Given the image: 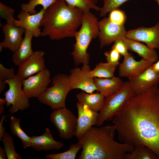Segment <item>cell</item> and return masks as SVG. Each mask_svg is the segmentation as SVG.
<instances>
[{
  "mask_svg": "<svg viewBox=\"0 0 159 159\" xmlns=\"http://www.w3.org/2000/svg\"><path fill=\"white\" fill-rule=\"evenodd\" d=\"M117 138L134 147L145 145L159 159V92L158 85L125 103L112 119Z\"/></svg>",
  "mask_w": 159,
  "mask_h": 159,
  "instance_id": "obj_1",
  "label": "cell"
},
{
  "mask_svg": "<svg viewBox=\"0 0 159 159\" xmlns=\"http://www.w3.org/2000/svg\"><path fill=\"white\" fill-rule=\"evenodd\" d=\"M116 128L114 125L92 126L77 138L82 151L79 159H124L125 154L134 147L114 140Z\"/></svg>",
  "mask_w": 159,
  "mask_h": 159,
  "instance_id": "obj_2",
  "label": "cell"
},
{
  "mask_svg": "<svg viewBox=\"0 0 159 159\" xmlns=\"http://www.w3.org/2000/svg\"><path fill=\"white\" fill-rule=\"evenodd\" d=\"M83 14L79 8L57 0L45 11L41 25L43 27L41 36L57 40L74 37L81 26Z\"/></svg>",
  "mask_w": 159,
  "mask_h": 159,
  "instance_id": "obj_3",
  "label": "cell"
},
{
  "mask_svg": "<svg viewBox=\"0 0 159 159\" xmlns=\"http://www.w3.org/2000/svg\"><path fill=\"white\" fill-rule=\"evenodd\" d=\"M99 21L90 11L83 12L81 27L76 33L75 43L71 53L74 64H89L90 55L87 49L93 39L98 37Z\"/></svg>",
  "mask_w": 159,
  "mask_h": 159,
  "instance_id": "obj_4",
  "label": "cell"
},
{
  "mask_svg": "<svg viewBox=\"0 0 159 159\" xmlns=\"http://www.w3.org/2000/svg\"><path fill=\"white\" fill-rule=\"evenodd\" d=\"M72 90L68 75L63 74L55 75L52 78L51 87L37 98L38 101L53 110L66 107L65 100Z\"/></svg>",
  "mask_w": 159,
  "mask_h": 159,
  "instance_id": "obj_5",
  "label": "cell"
},
{
  "mask_svg": "<svg viewBox=\"0 0 159 159\" xmlns=\"http://www.w3.org/2000/svg\"><path fill=\"white\" fill-rule=\"evenodd\" d=\"M134 94L129 81L124 82L119 90L105 98L103 106L99 112L97 125L100 126L105 121L112 120L126 101Z\"/></svg>",
  "mask_w": 159,
  "mask_h": 159,
  "instance_id": "obj_6",
  "label": "cell"
},
{
  "mask_svg": "<svg viewBox=\"0 0 159 159\" xmlns=\"http://www.w3.org/2000/svg\"><path fill=\"white\" fill-rule=\"evenodd\" d=\"M9 89L4 93L6 101V105L11 106L9 112L11 114L19 110L23 111L30 106L29 98L24 92L22 87V80L16 75L13 78L4 81Z\"/></svg>",
  "mask_w": 159,
  "mask_h": 159,
  "instance_id": "obj_7",
  "label": "cell"
},
{
  "mask_svg": "<svg viewBox=\"0 0 159 159\" xmlns=\"http://www.w3.org/2000/svg\"><path fill=\"white\" fill-rule=\"evenodd\" d=\"M50 120L57 128L61 138L68 140L75 136L77 118L66 107L53 110Z\"/></svg>",
  "mask_w": 159,
  "mask_h": 159,
  "instance_id": "obj_8",
  "label": "cell"
},
{
  "mask_svg": "<svg viewBox=\"0 0 159 159\" xmlns=\"http://www.w3.org/2000/svg\"><path fill=\"white\" fill-rule=\"evenodd\" d=\"M51 73L45 68L35 75L22 80L23 90L29 98H37L43 94L48 88L52 82Z\"/></svg>",
  "mask_w": 159,
  "mask_h": 159,
  "instance_id": "obj_9",
  "label": "cell"
},
{
  "mask_svg": "<svg viewBox=\"0 0 159 159\" xmlns=\"http://www.w3.org/2000/svg\"><path fill=\"white\" fill-rule=\"evenodd\" d=\"M99 30L98 37L101 49L118 39L126 37L127 32L124 24L112 22L108 17L105 18L99 21Z\"/></svg>",
  "mask_w": 159,
  "mask_h": 159,
  "instance_id": "obj_10",
  "label": "cell"
},
{
  "mask_svg": "<svg viewBox=\"0 0 159 159\" xmlns=\"http://www.w3.org/2000/svg\"><path fill=\"white\" fill-rule=\"evenodd\" d=\"M91 70L88 64H84L81 68L77 67L70 70L68 77L72 90L79 89L88 93L97 90L94 78L90 74Z\"/></svg>",
  "mask_w": 159,
  "mask_h": 159,
  "instance_id": "obj_11",
  "label": "cell"
},
{
  "mask_svg": "<svg viewBox=\"0 0 159 159\" xmlns=\"http://www.w3.org/2000/svg\"><path fill=\"white\" fill-rule=\"evenodd\" d=\"M126 37L143 42L150 48L159 49V22L152 27H141L127 31Z\"/></svg>",
  "mask_w": 159,
  "mask_h": 159,
  "instance_id": "obj_12",
  "label": "cell"
},
{
  "mask_svg": "<svg viewBox=\"0 0 159 159\" xmlns=\"http://www.w3.org/2000/svg\"><path fill=\"white\" fill-rule=\"evenodd\" d=\"M42 50L37 51L18 66L16 75L22 80L36 74L46 68L44 55Z\"/></svg>",
  "mask_w": 159,
  "mask_h": 159,
  "instance_id": "obj_13",
  "label": "cell"
},
{
  "mask_svg": "<svg viewBox=\"0 0 159 159\" xmlns=\"http://www.w3.org/2000/svg\"><path fill=\"white\" fill-rule=\"evenodd\" d=\"M124 57L119 68V75L121 77L129 79L138 76L153 64L143 58L137 61L131 53H129Z\"/></svg>",
  "mask_w": 159,
  "mask_h": 159,
  "instance_id": "obj_14",
  "label": "cell"
},
{
  "mask_svg": "<svg viewBox=\"0 0 159 159\" xmlns=\"http://www.w3.org/2000/svg\"><path fill=\"white\" fill-rule=\"evenodd\" d=\"M152 65L139 75L128 79L135 94L142 93L158 85L159 73L154 71Z\"/></svg>",
  "mask_w": 159,
  "mask_h": 159,
  "instance_id": "obj_15",
  "label": "cell"
},
{
  "mask_svg": "<svg viewBox=\"0 0 159 159\" xmlns=\"http://www.w3.org/2000/svg\"><path fill=\"white\" fill-rule=\"evenodd\" d=\"M45 11L42 8L39 12L31 14L21 10L17 16L18 20H15V25L30 31L33 33L34 37H39L42 34L40 27Z\"/></svg>",
  "mask_w": 159,
  "mask_h": 159,
  "instance_id": "obj_16",
  "label": "cell"
},
{
  "mask_svg": "<svg viewBox=\"0 0 159 159\" xmlns=\"http://www.w3.org/2000/svg\"><path fill=\"white\" fill-rule=\"evenodd\" d=\"M78 112L77 126L75 136L81 137L93 125L97 124L99 113L89 108L86 105L76 103Z\"/></svg>",
  "mask_w": 159,
  "mask_h": 159,
  "instance_id": "obj_17",
  "label": "cell"
},
{
  "mask_svg": "<svg viewBox=\"0 0 159 159\" xmlns=\"http://www.w3.org/2000/svg\"><path fill=\"white\" fill-rule=\"evenodd\" d=\"M4 39L0 43V51L8 49L13 53L19 48L23 38L22 36L26 30L15 25L5 24L2 27Z\"/></svg>",
  "mask_w": 159,
  "mask_h": 159,
  "instance_id": "obj_18",
  "label": "cell"
},
{
  "mask_svg": "<svg viewBox=\"0 0 159 159\" xmlns=\"http://www.w3.org/2000/svg\"><path fill=\"white\" fill-rule=\"evenodd\" d=\"M30 147L37 151L58 150L64 146V144L55 140L49 128H46L45 132L40 136L32 137Z\"/></svg>",
  "mask_w": 159,
  "mask_h": 159,
  "instance_id": "obj_19",
  "label": "cell"
},
{
  "mask_svg": "<svg viewBox=\"0 0 159 159\" xmlns=\"http://www.w3.org/2000/svg\"><path fill=\"white\" fill-rule=\"evenodd\" d=\"M124 82L119 77L110 78H94V83L97 90L105 97H107L117 92L122 87Z\"/></svg>",
  "mask_w": 159,
  "mask_h": 159,
  "instance_id": "obj_20",
  "label": "cell"
},
{
  "mask_svg": "<svg viewBox=\"0 0 159 159\" xmlns=\"http://www.w3.org/2000/svg\"><path fill=\"white\" fill-rule=\"evenodd\" d=\"M122 39L126 43L128 50L135 52L143 58L152 63L158 59L155 49L150 48L139 42L124 37Z\"/></svg>",
  "mask_w": 159,
  "mask_h": 159,
  "instance_id": "obj_21",
  "label": "cell"
},
{
  "mask_svg": "<svg viewBox=\"0 0 159 159\" xmlns=\"http://www.w3.org/2000/svg\"><path fill=\"white\" fill-rule=\"evenodd\" d=\"M24 33V37L20 45L12 56V61L16 66H19L34 52L32 46L33 34L27 30H26Z\"/></svg>",
  "mask_w": 159,
  "mask_h": 159,
  "instance_id": "obj_22",
  "label": "cell"
},
{
  "mask_svg": "<svg viewBox=\"0 0 159 159\" xmlns=\"http://www.w3.org/2000/svg\"><path fill=\"white\" fill-rule=\"evenodd\" d=\"M76 97L79 103L97 112L103 107L105 99L99 92L88 93L83 91L77 94Z\"/></svg>",
  "mask_w": 159,
  "mask_h": 159,
  "instance_id": "obj_23",
  "label": "cell"
},
{
  "mask_svg": "<svg viewBox=\"0 0 159 159\" xmlns=\"http://www.w3.org/2000/svg\"><path fill=\"white\" fill-rule=\"evenodd\" d=\"M10 120V129L12 134L16 136L19 138L24 149L30 147L32 138L27 135L21 128L20 119L12 116L11 117Z\"/></svg>",
  "mask_w": 159,
  "mask_h": 159,
  "instance_id": "obj_24",
  "label": "cell"
},
{
  "mask_svg": "<svg viewBox=\"0 0 159 159\" xmlns=\"http://www.w3.org/2000/svg\"><path fill=\"white\" fill-rule=\"evenodd\" d=\"M157 157L155 153L148 147L140 145L135 147L132 151L127 153L124 159H155Z\"/></svg>",
  "mask_w": 159,
  "mask_h": 159,
  "instance_id": "obj_25",
  "label": "cell"
},
{
  "mask_svg": "<svg viewBox=\"0 0 159 159\" xmlns=\"http://www.w3.org/2000/svg\"><path fill=\"white\" fill-rule=\"evenodd\" d=\"M116 67L108 62H101L97 64L94 69L91 70L90 74L93 78H110L114 76Z\"/></svg>",
  "mask_w": 159,
  "mask_h": 159,
  "instance_id": "obj_26",
  "label": "cell"
},
{
  "mask_svg": "<svg viewBox=\"0 0 159 159\" xmlns=\"http://www.w3.org/2000/svg\"><path fill=\"white\" fill-rule=\"evenodd\" d=\"M65 1L68 5L76 7L83 12L93 9L97 11H100L101 8L97 4V0H61Z\"/></svg>",
  "mask_w": 159,
  "mask_h": 159,
  "instance_id": "obj_27",
  "label": "cell"
},
{
  "mask_svg": "<svg viewBox=\"0 0 159 159\" xmlns=\"http://www.w3.org/2000/svg\"><path fill=\"white\" fill-rule=\"evenodd\" d=\"M1 141L4 145L7 159H22L21 156L16 151L13 138L8 133L4 132Z\"/></svg>",
  "mask_w": 159,
  "mask_h": 159,
  "instance_id": "obj_28",
  "label": "cell"
},
{
  "mask_svg": "<svg viewBox=\"0 0 159 159\" xmlns=\"http://www.w3.org/2000/svg\"><path fill=\"white\" fill-rule=\"evenodd\" d=\"M82 148L81 144L78 142L69 145V149L67 151L58 153L49 154L45 156V158L47 159H74Z\"/></svg>",
  "mask_w": 159,
  "mask_h": 159,
  "instance_id": "obj_29",
  "label": "cell"
},
{
  "mask_svg": "<svg viewBox=\"0 0 159 159\" xmlns=\"http://www.w3.org/2000/svg\"><path fill=\"white\" fill-rule=\"evenodd\" d=\"M57 0H29L27 3H22L21 6V10L33 14L37 13L35 7L38 5H41L45 11L49 7L56 2Z\"/></svg>",
  "mask_w": 159,
  "mask_h": 159,
  "instance_id": "obj_30",
  "label": "cell"
},
{
  "mask_svg": "<svg viewBox=\"0 0 159 159\" xmlns=\"http://www.w3.org/2000/svg\"><path fill=\"white\" fill-rule=\"evenodd\" d=\"M129 0H103V5L101 8L100 15L105 16L108 12L117 9Z\"/></svg>",
  "mask_w": 159,
  "mask_h": 159,
  "instance_id": "obj_31",
  "label": "cell"
},
{
  "mask_svg": "<svg viewBox=\"0 0 159 159\" xmlns=\"http://www.w3.org/2000/svg\"><path fill=\"white\" fill-rule=\"evenodd\" d=\"M14 68L10 69L5 67L2 64L0 63V93L2 92L5 90L6 85L4 81L6 80L11 79L15 77Z\"/></svg>",
  "mask_w": 159,
  "mask_h": 159,
  "instance_id": "obj_32",
  "label": "cell"
},
{
  "mask_svg": "<svg viewBox=\"0 0 159 159\" xmlns=\"http://www.w3.org/2000/svg\"><path fill=\"white\" fill-rule=\"evenodd\" d=\"M14 10L12 8L0 2V17L6 20V24L15 25L14 17Z\"/></svg>",
  "mask_w": 159,
  "mask_h": 159,
  "instance_id": "obj_33",
  "label": "cell"
},
{
  "mask_svg": "<svg viewBox=\"0 0 159 159\" xmlns=\"http://www.w3.org/2000/svg\"><path fill=\"white\" fill-rule=\"evenodd\" d=\"M110 12L108 18L111 22L120 25L124 24L126 17L124 11L117 9Z\"/></svg>",
  "mask_w": 159,
  "mask_h": 159,
  "instance_id": "obj_34",
  "label": "cell"
},
{
  "mask_svg": "<svg viewBox=\"0 0 159 159\" xmlns=\"http://www.w3.org/2000/svg\"><path fill=\"white\" fill-rule=\"evenodd\" d=\"M104 54L107 62L116 67L119 65L120 55L115 48L112 47L111 50L106 51Z\"/></svg>",
  "mask_w": 159,
  "mask_h": 159,
  "instance_id": "obj_35",
  "label": "cell"
},
{
  "mask_svg": "<svg viewBox=\"0 0 159 159\" xmlns=\"http://www.w3.org/2000/svg\"><path fill=\"white\" fill-rule=\"evenodd\" d=\"M114 43L112 47L115 48L120 55L124 57L129 53L127 46L122 39H118Z\"/></svg>",
  "mask_w": 159,
  "mask_h": 159,
  "instance_id": "obj_36",
  "label": "cell"
},
{
  "mask_svg": "<svg viewBox=\"0 0 159 159\" xmlns=\"http://www.w3.org/2000/svg\"><path fill=\"white\" fill-rule=\"evenodd\" d=\"M11 115L10 113L8 115L6 116L4 115H3L2 116L1 119L0 121V141L1 140V138L3 135L5 130V127L3 126V122L5 119L9 115Z\"/></svg>",
  "mask_w": 159,
  "mask_h": 159,
  "instance_id": "obj_37",
  "label": "cell"
},
{
  "mask_svg": "<svg viewBox=\"0 0 159 159\" xmlns=\"http://www.w3.org/2000/svg\"><path fill=\"white\" fill-rule=\"evenodd\" d=\"M6 101L5 98H0V115L3 114L4 110V105L5 104Z\"/></svg>",
  "mask_w": 159,
  "mask_h": 159,
  "instance_id": "obj_38",
  "label": "cell"
},
{
  "mask_svg": "<svg viewBox=\"0 0 159 159\" xmlns=\"http://www.w3.org/2000/svg\"><path fill=\"white\" fill-rule=\"evenodd\" d=\"M7 158L6 153L5 150L2 147L0 146V159H6Z\"/></svg>",
  "mask_w": 159,
  "mask_h": 159,
  "instance_id": "obj_39",
  "label": "cell"
},
{
  "mask_svg": "<svg viewBox=\"0 0 159 159\" xmlns=\"http://www.w3.org/2000/svg\"><path fill=\"white\" fill-rule=\"evenodd\" d=\"M157 61L152 64V67L154 71L159 73V59Z\"/></svg>",
  "mask_w": 159,
  "mask_h": 159,
  "instance_id": "obj_40",
  "label": "cell"
},
{
  "mask_svg": "<svg viewBox=\"0 0 159 159\" xmlns=\"http://www.w3.org/2000/svg\"><path fill=\"white\" fill-rule=\"evenodd\" d=\"M155 1H156L158 4L159 6V0H154Z\"/></svg>",
  "mask_w": 159,
  "mask_h": 159,
  "instance_id": "obj_41",
  "label": "cell"
},
{
  "mask_svg": "<svg viewBox=\"0 0 159 159\" xmlns=\"http://www.w3.org/2000/svg\"><path fill=\"white\" fill-rule=\"evenodd\" d=\"M158 91H159V87H158Z\"/></svg>",
  "mask_w": 159,
  "mask_h": 159,
  "instance_id": "obj_42",
  "label": "cell"
}]
</instances>
